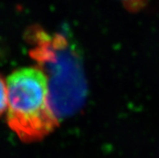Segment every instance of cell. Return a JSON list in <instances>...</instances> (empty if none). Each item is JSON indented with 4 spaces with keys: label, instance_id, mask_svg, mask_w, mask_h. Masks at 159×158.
Instances as JSON below:
<instances>
[{
    "label": "cell",
    "instance_id": "obj_2",
    "mask_svg": "<svg viewBox=\"0 0 159 158\" xmlns=\"http://www.w3.org/2000/svg\"><path fill=\"white\" fill-rule=\"evenodd\" d=\"M30 55L47 77L51 102L59 117L74 114L85 99L86 84L78 54L60 34L42 30L30 32Z\"/></svg>",
    "mask_w": 159,
    "mask_h": 158
},
{
    "label": "cell",
    "instance_id": "obj_4",
    "mask_svg": "<svg viewBox=\"0 0 159 158\" xmlns=\"http://www.w3.org/2000/svg\"><path fill=\"white\" fill-rule=\"evenodd\" d=\"M121 1H123V2H126V3H128V2H132V0H121Z\"/></svg>",
    "mask_w": 159,
    "mask_h": 158
},
{
    "label": "cell",
    "instance_id": "obj_1",
    "mask_svg": "<svg viewBox=\"0 0 159 158\" xmlns=\"http://www.w3.org/2000/svg\"><path fill=\"white\" fill-rule=\"evenodd\" d=\"M7 122L21 141H40L58 127L48 79L40 69L15 70L7 79Z\"/></svg>",
    "mask_w": 159,
    "mask_h": 158
},
{
    "label": "cell",
    "instance_id": "obj_3",
    "mask_svg": "<svg viewBox=\"0 0 159 158\" xmlns=\"http://www.w3.org/2000/svg\"><path fill=\"white\" fill-rule=\"evenodd\" d=\"M7 110V81L0 75V116Z\"/></svg>",
    "mask_w": 159,
    "mask_h": 158
}]
</instances>
